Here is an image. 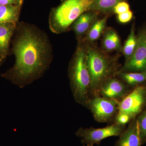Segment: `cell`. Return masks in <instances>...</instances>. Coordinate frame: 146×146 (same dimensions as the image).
Instances as JSON below:
<instances>
[{
	"instance_id": "obj_1",
	"label": "cell",
	"mask_w": 146,
	"mask_h": 146,
	"mask_svg": "<svg viewBox=\"0 0 146 146\" xmlns=\"http://www.w3.org/2000/svg\"><path fill=\"white\" fill-rule=\"evenodd\" d=\"M11 42L15 63L1 76L23 88L48 69L52 59V46L44 32L24 22L17 23Z\"/></svg>"
},
{
	"instance_id": "obj_2",
	"label": "cell",
	"mask_w": 146,
	"mask_h": 146,
	"mask_svg": "<svg viewBox=\"0 0 146 146\" xmlns=\"http://www.w3.org/2000/svg\"><path fill=\"white\" fill-rule=\"evenodd\" d=\"M90 77V97L98 96L100 87L108 80L116 76L121 68L119 53L110 55L105 52L96 43L84 44Z\"/></svg>"
},
{
	"instance_id": "obj_3",
	"label": "cell",
	"mask_w": 146,
	"mask_h": 146,
	"mask_svg": "<svg viewBox=\"0 0 146 146\" xmlns=\"http://www.w3.org/2000/svg\"><path fill=\"white\" fill-rule=\"evenodd\" d=\"M70 85L75 100L85 107L89 100L90 77L85 45L78 42L68 68Z\"/></svg>"
},
{
	"instance_id": "obj_4",
	"label": "cell",
	"mask_w": 146,
	"mask_h": 146,
	"mask_svg": "<svg viewBox=\"0 0 146 146\" xmlns=\"http://www.w3.org/2000/svg\"><path fill=\"white\" fill-rule=\"evenodd\" d=\"M93 0H64L53 9L49 18L50 30L56 34L66 32L82 14L88 10Z\"/></svg>"
},
{
	"instance_id": "obj_5",
	"label": "cell",
	"mask_w": 146,
	"mask_h": 146,
	"mask_svg": "<svg viewBox=\"0 0 146 146\" xmlns=\"http://www.w3.org/2000/svg\"><path fill=\"white\" fill-rule=\"evenodd\" d=\"M119 102L117 100L98 95L90 97L85 107L90 110L98 122L109 123L114 121L119 112Z\"/></svg>"
},
{
	"instance_id": "obj_6",
	"label": "cell",
	"mask_w": 146,
	"mask_h": 146,
	"mask_svg": "<svg viewBox=\"0 0 146 146\" xmlns=\"http://www.w3.org/2000/svg\"><path fill=\"white\" fill-rule=\"evenodd\" d=\"M126 125L114 123L110 125L101 128L80 127L77 131L76 136L81 138L84 145L94 146L100 145L105 138L111 136H119L125 130Z\"/></svg>"
},
{
	"instance_id": "obj_7",
	"label": "cell",
	"mask_w": 146,
	"mask_h": 146,
	"mask_svg": "<svg viewBox=\"0 0 146 146\" xmlns=\"http://www.w3.org/2000/svg\"><path fill=\"white\" fill-rule=\"evenodd\" d=\"M146 107V85L135 86L126 96L120 101L119 112L127 114L132 119L140 115Z\"/></svg>"
},
{
	"instance_id": "obj_8",
	"label": "cell",
	"mask_w": 146,
	"mask_h": 146,
	"mask_svg": "<svg viewBox=\"0 0 146 146\" xmlns=\"http://www.w3.org/2000/svg\"><path fill=\"white\" fill-rule=\"evenodd\" d=\"M138 44L131 56L118 72H141L146 71V26L138 32Z\"/></svg>"
},
{
	"instance_id": "obj_9",
	"label": "cell",
	"mask_w": 146,
	"mask_h": 146,
	"mask_svg": "<svg viewBox=\"0 0 146 146\" xmlns=\"http://www.w3.org/2000/svg\"><path fill=\"white\" fill-rule=\"evenodd\" d=\"M130 87L117 76L108 80L100 87L98 95L120 102L130 93Z\"/></svg>"
},
{
	"instance_id": "obj_10",
	"label": "cell",
	"mask_w": 146,
	"mask_h": 146,
	"mask_svg": "<svg viewBox=\"0 0 146 146\" xmlns=\"http://www.w3.org/2000/svg\"><path fill=\"white\" fill-rule=\"evenodd\" d=\"M100 14L96 11H87L73 23L70 29L74 31L78 43L82 42L92 25L98 18Z\"/></svg>"
},
{
	"instance_id": "obj_11",
	"label": "cell",
	"mask_w": 146,
	"mask_h": 146,
	"mask_svg": "<svg viewBox=\"0 0 146 146\" xmlns=\"http://www.w3.org/2000/svg\"><path fill=\"white\" fill-rule=\"evenodd\" d=\"M115 146H141L136 117L131 121L128 126L120 136Z\"/></svg>"
},
{
	"instance_id": "obj_12",
	"label": "cell",
	"mask_w": 146,
	"mask_h": 146,
	"mask_svg": "<svg viewBox=\"0 0 146 146\" xmlns=\"http://www.w3.org/2000/svg\"><path fill=\"white\" fill-rule=\"evenodd\" d=\"M123 45L117 32L113 28L107 27L102 36L101 49L109 53L116 51L121 53Z\"/></svg>"
},
{
	"instance_id": "obj_13",
	"label": "cell",
	"mask_w": 146,
	"mask_h": 146,
	"mask_svg": "<svg viewBox=\"0 0 146 146\" xmlns=\"http://www.w3.org/2000/svg\"><path fill=\"white\" fill-rule=\"evenodd\" d=\"M17 24L7 23L0 24V55L5 59L9 52L10 43Z\"/></svg>"
},
{
	"instance_id": "obj_14",
	"label": "cell",
	"mask_w": 146,
	"mask_h": 146,
	"mask_svg": "<svg viewBox=\"0 0 146 146\" xmlns=\"http://www.w3.org/2000/svg\"><path fill=\"white\" fill-rule=\"evenodd\" d=\"M110 16V15L107 14L105 15L103 18H98L80 42L84 44H93L102 37L105 31L107 28L108 19Z\"/></svg>"
},
{
	"instance_id": "obj_15",
	"label": "cell",
	"mask_w": 146,
	"mask_h": 146,
	"mask_svg": "<svg viewBox=\"0 0 146 146\" xmlns=\"http://www.w3.org/2000/svg\"><path fill=\"white\" fill-rule=\"evenodd\" d=\"M21 7L18 5L0 6V24L17 23Z\"/></svg>"
},
{
	"instance_id": "obj_16",
	"label": "cell",
	"mask_w": 146,
	"mask_h": 146,
	"mask_svg": "<svg viewBox=\"0 0 146 146\" xmlns=\"http://www.w3.org/2000/svg\"><path fill=\"white\" fill-rule=\"evenodd\" d=\"M116 76L129 87H134L146 82V71L141 72H118Z\"/></svg>"
},
{
	"instance_id": "obj_17",
	"label": "cell",
	"mask_w": 146,
	"mask_h": 146,
	"mask_svg": "<svg viewBox=\"0 0 146 146\" xmlns=\"http://www.w3.org/2000/svg\"><path fill=\"white\" fill-rule=\"evenodd\" d=\"M127 0H93L88 11H96L105 15H110L113 8L117 4Z\"/></svg>"
},
{
	"instance_id": "obj_18",
	"label": "cell",
	"mask_w": 146,
	"mask_h": 146,
	"mask_svg": "<svg viewBox=\"0 0 146 146\" xmlns=\"http://www.w3.org/2000/svg\"><path fill=\"white\" fill-rule=\"evenodd\" d=\"M138 44V36L135 33V23L132 25L130 33L122 46L121 53L125 58V61L131 56Z\"/></svg>"
},
{
	"instance_id": "obj_19",
	"label": "cell",
	"mask_w": 146,
	"mask_h": 146,
	"mask_svg": "<svg viewBox=\"0 0 146 146\" xmlns=\"http://www.w3.org/2000/svg\"><path fill=\"white\" fill-rule=\"evenodd\" d=\"M142 145L146 143V109L136 117Z\"/></svg>"
},
{
	"instance_id": "obj_20",
	"label": "cell",
	"mask_w": 146,
	"mask_h": 146,
	"mask_svg": "<svg viewBox=\"0 0 146 146\" xmlns=\"http://www.w3.org/2000/svg\"><path fill=\"white\" fill-rule=\"evenodd\" d=\"M132 118L129 115L123 112H118L114 119V123L120 125H125L131 121Z\"/></svg>"
},
{
	"instance_id": "obj_21",
	"label": "cell",
	"mask_w": 146,
	"mask_h": 146,
	"mask_svg": "<svg viewBox=\"0 0 146 146\" xmlns=\"http://www.w3.org/2000/svg\"><path fill=\"white\" fill-rule=\"evenodd\" d=\"M130 10L129 4L126 1L121 2L117 4L112 11V13L118 14L124 13Z\"/></svg>"
},
{
	"instance_id": "obj_22",
	"label": "cell",
	"mask_w": 146,
	"mask_h": 146,
	"mask_svg": "<svg viewBox=\"0 0 146 146\" xmlns=\"http://www.w3.org/2000/svg\"><path fill=\"white\" fill-rule=\"evenodd\" d=\"M118 21L121 23H127L130 22L133 17V13L130 10L117 15Z\"/></svg>"
},
{
	"instance_id": "obj_23",
	"label": "cell",
	"mask_w": 146,
	"mask_h": 146,
	"mask_svg": "<svg viewBox=\"0 0 146 146\" xmlns=\"http://www.w3.org/2000/svg\"><path fill=\"white\" fill-rule=\"evenodd\" d=\"M18 5L16 0H0V6Z\"/></svg>"
},
{
	"instance_id": "obj_24",
	"label": "cell",
	"mask_w": 146,
	"mask_h": 146,
	"mask_svg": "<svg viewBox=\"0 0 146 146\" xmlns=\"http://www.w3.org/2000/svg\"><path fill=\"white\" fill-rule=\"evenodd\" d=\"M5 60V58H4L3 57L1 56L0 55V66H1L3 63L4 61Z\"/></svg>"
},
{
	"instance_id": "obj_25",
	"label": "cell",
	"mask_w": 146,
	"mask_h": 146,
	"mask_svg": "<svg viewBox=\"0 0 146 146\" xmlns=\"http://www.w3.org/2000/svg\"><path fill=\"white\" fill-rule=\"evenodd\" d=\"M16 3H17V4H18V5L21 6L22 4H23V0H16Z\"/></svg>"
},
{
	"instance_id": "obj_26",
	"label": "cell",
	"mask_w": 146,
	"mask_h": 146,
	"mask_svg": "<svg viewBox=\"0 0 146 146\" xmlns=\"http://www.w3.org/2000/svg\"><path fill=\"white\" fill-rule=\"evenodd\" d=\"M83 146H91L88 145H84Z\"/></svg>"
},
{
	"instance_id": "obj_27",
	"label": "cell",
	"mask_w": 146,
	"mask_h": 146,
	"mask_svg": "<svg viewBox=\"0 0 146 146\" xmlns=\"http://www.w3.org/2000/svg\"></svg>"
}]
</instances>
